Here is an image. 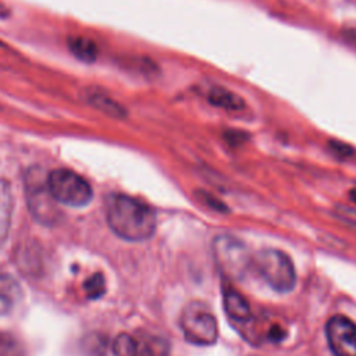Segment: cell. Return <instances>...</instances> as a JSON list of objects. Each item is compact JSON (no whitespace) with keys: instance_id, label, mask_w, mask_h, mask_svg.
<instances>
[{"instance_id":"obj_1","label":"cell","mask_w":356,"mask_h":356,"mask_svg":"<svg viewBox=\"0 0 356 356\" xmlns=\"http://www.w3.org/2000/svg\"><path fill=\"white\" fill-rule=\"evenodd\" d=\"M107 222L113 232L125 241H145L154 234L156 216L143 202L114 195L107 204Z\"/></svg>"},{"instance_id":"obj_2","label":"cell","mask_w":356,"mask_h":356,"mask_svg":"<svg viewBox=\"0 0 356 356\" xmlns=\"http://www.w3.org/2000/svg\"><path fill=\"white\" fill-rule=\"evenodd\" d=\"M179 327L191 343L199 346L213 345L218 337V325L214 314L203 302H189L181 313Z\"/></svg>"},{"instance_id":"obj_3","label":"cell","mask_w":356,"mask_h":356,"mask_svg":"<svg viewBox=\"0 0 356 356\" xmlns=\"http://www.w3.org/2000/svg\"><path fill=\"white\" fill-rule=\"evenodd\" d=\"M254 267L261 278L277 292H289L296 282L295 267L289 256L277 249H264L254 257Z\"/></svg>"},{"instance_id":"obj_4","label":"cell","mask_w":356,"mask_h":356,"mask_svg":"<svg viewBox=\"0 0 356 356\" xmlns=\"http://www.w3.org/2000/svg\"><path fill=\"white\" fill-rule=\"evenodd\" d=\"M47 186L54 200L67 206L81 207L92 200V188L88 181L65 168L51 171Z\"/></svg>"},{"instance_id":"obj_5","label":"cell","mask_w":356,"mask_h":356,"mask_svg":"<svg viewBox=\"0 0 356 356\" xmlns=\"http://www.w3.org/2000/svg\"><path fill=\"white\" fill-rule=\"evenodd\" d=\"M214 256L218 268L229 278H242L249 267V256L242 242L231 236H218L214 241Z\"/></svg>"},{"instance_id":"obj_6","label":"cell","mask_w":356,"mask_h":356,"mask_svg":"<svg viewBox=\"0 0 356 356\" xmlns=\"http://www.w3.org/2000/svg\"><path fill=\"white\" fill-rule=\"evenodd\" d=\"M325 335L334 356H356V323L334 316L325 325Z\"/></svg>"},{"instance_id":"obj_7","label":"cell","mask_w":356,"mask_h":356,"mask_svg":"<svg viewBox=\"0 0 356 356\" xmlns=\"http://www.w3.org/2000/svg\"><path fill=\"white\" fill-rule=\"evenodd\" d=\"M26 191L29 199V209L33 217L42 222H50L54 220V206L47 182L43 178H39L38 174H31V178L26 179Z\"/></svg>"},{"instance_id":"obj_8","label":"cell","mask_w":356,"mask_h":356,"mask_svg":"<svg viewBox=\"0 0 356 356\" xmlns=\"http://www.w3.org/2000/svg\"><path fill=\"white\" fill-rule=\"evenodd\" d=\"M134 338V356H170V345L164 338L149 332H139Z\"/></svg>"},{"instance_id":"obj_9","label":"cell","mask_w":356,"mask_h":356,"mask_svg":"<svg viewBox=\"0 0 356 356\" xmlns=\"http://www.w3.org/2000/svg\"><path fill=\"white\" fill-rule=\"evenodd\" d=\"M222 300H224L225 313L228 314L229 318H232V320H235L238 323H248V321H250L252 313H250L249 303L246 302V299L239 292H236L231 286H227L224 289Z\"/></svg>"},{"instance_id":"obj_10","label":"cell","mask_w":356,"mask_h":356,"mask_svg":"<svg viewBox=\"0 0 356 356\" xmlns=\"http://www.w3.org/2000/svg\"><path fill=\"white\" fill-rule=\"evenodd\" d=\"M18 298L19 288L17 282L7 275H0V314L7 313L15 305Z\"/></svg>"},{"instance_id":"obj_11","label":"cell","mask_w":356,"mask_h":356,"mask_svg":"<svg viewBox=\"0 0 356 356\" xmlns=\"http://www.w3.org/2000/svg\"><path fill=\"white\" fill-rule=\"evenodd\" d=\"M209 102L214 106L227 110H239L243 107V100L238 95L224 88H213L209 93Z\"/></svg>"},{"instance_id":"obj_12","label":"cell","mask_w":356,"mask_h":356,"mask_svg":"<svg viewBox=\"0 0 356 356\" xmlns=\"http://www.w3.org/2000/svg\"><path fill=\"white\" fill-rule=\"evenodd\" d=\"M11 213V196L8 192V185L0 182V245L6 241L10 224Z\"/></svg>"},{"instance_id":"obj_13","label":"cell","mask_w":356,"mask_h":356,"mask_svg":"<svg viewBox=\"0 0 356 356\" xmlns=\"http://www.w3.org/2000/svg\"><path fill=\"white\" fill-rule=\"evenodd\" d=\"M70 49L78 58L83 61H93L96 58V46L88 38H82V36L71 38Z\"/></svg>"},{"instance_id":"obj_14","label":"cell","mask_w":356,"mask_h":356,"mask_svg":"<svg viewBox=\"0 0 356 356\" xmlns=\"http://www.w3.org/2000/svg\"><path fill=\"white\" fill-rule=\"evenodd\" d=\"M113 352L115 356H134V352H135L134 335L120 334L113 342Z\"/></svg>"},{"instance_id":"obj_15","label":"cell","mask_w":356,"mask_h":356,"mask_svg":"<svg viewBox=\"0 0 356 356\" xmlns=\"http://www.w3.org/2000/svg\"><path fill=\"white\" fill-rule=\"evenodd\" d=\"M0 356H24V349L10 334H0Z\"/></svg>"},{"instance_id":"obj_16","label":"cell","mask_w":356,"mask_h":356,"mask_svg":"<svg viewBox=\"0 0 356 356\" xmlns=\"http://www.w3.org/2000/svg\"><path fill=\"white\" fill-rule=\"evenodd\" d=\"M86 292L89 298H99L104 292V280L102 274H95L89 281L85 284Z\"/></svg>"},{"instance_id":"obj_17","label":"cell","mask_w":356,"mask_h":356,"mask_svg":"<svg viewBox=\"0 0 356 356\" xmlns=\"http://www.w3.org/2000/svg\"><path fill=\"white\" fill-rule=\"evenodd\" d=\"M350 196H352V199L356 202V189H353V191L350 192Z\"/></svg>"}]
</instances>
